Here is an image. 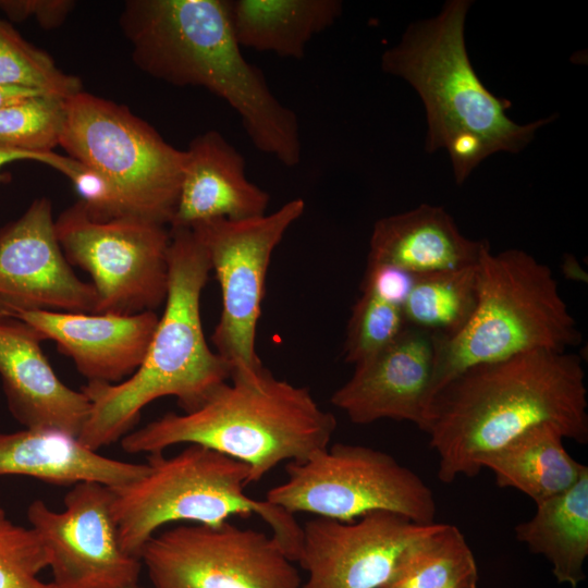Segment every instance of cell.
Instances as JSON below:
<instances>
[{
	"mask_svg": "<svg viewBox=\"0 0 588 588\" xmlns=\"http://www.w3.org/2000/svg\"><path fill=\"white\" fill-rule=\"evenodd\" d=\"M0 86L27 88L62 98L83 90L76 76L62 72L45 51L26 41L1 19Z\"/></svg>",
	"mask_w": 588,
	"mask_h": 588,
	"instance_id": "obj_27",
	"label": "cell"
},
{
	"mask_svg": "<svg viewBox=\"0 0 588 588\" xmlns=\"http://www.w3.org/2000/svg\"><path fill=\"white\" fill-rule=\"evenodd\" d=\"M563 434L554 426L531 427L478 458L489 468L501 488H514L536 504L568 490L588 467L574 460L563 445Z\"/></svg>",
	"mask_w": 588,
	"mask_h": 588,
	"instance_id": "obj_22",
	"label": "cell"
},
{
	"mask_svg": "<svg viewBox=\"0 0 588 588\" xmlns=\"http://www.w3.org/2000/svg\"><path fill=\"white\" fill-rule=\"evenodd\" d=\"M0 304L95 314V289L68 262L47 197L36 198L0 231Z\"/></svg>",
	"mask_w": 588,
	"mask_h": 588,
	"instance_id": "obj_15",
	"label": "cell"
},
{
	"mask_svg": "<svg viewBox=\"0 0 588 588\" xmlns=\"http://www.w3.org/2000/svg\"><path fill=\"white\" fill-rule=\"evenodd\" d=\"M486 242L464 236L444 208L422 204L375 223L367 262L413 275L456 270L476 265Z\"/></svg>",
	"mask_w": 588,
	"mask_h": 588,
	"instance_id": "obj_20",
	"label": "cell"
},
{
	"mask_svg": "<svg viewBox=\"0 0 588 588\" xmlns=\"http://www.w3.org/2000/svg\"><path fill=\"white\" fill-rule=\"evenodd\" d=\"M19 160H33L45 163L63 173L68 177L75 171L78 166V162L70 158L69 156L63 157L61 155L54 154L53 151L41 154L0 147V182L7 181V176L1 172V169L5 164Z\"/></svg>",
	"mask_w": 588,
	"mask_h": 588,
	"instance_id": "obj_33",
	"label": "cell"
},
{
	"mask_svg": "<svg viewBox=\"0 0 588 588\" xmlns=\"http://www.w3.org/2000/svg\"><path fill=\"white\" fill-rule=\"evenodd\" d=\"M65 100L40 94L0 108V147L51 152L59 146L65 121Z\"/></svg>",
	"mask_w": 588,
	"mask_h": 588,
	"instance_id": "obj_28",
	"label": "cell"
},
{
	"mask_svg": "<svg viewBox=\"0 0 588 588\" xmlns=\"http://www.w3.org/2000/svg\"><path fill=\"white\" fill-rule=\"evenodd\" d=\"M563 271L565 277L567 278L581 281L584 280V278L586 279V274L584 273L579 264L573 256H567L564 258Z\"/></svg>",
	"mask_w": 588,
	"mask_h": 588,
	"instance_id": "obj_35",
	"label": "cell"
},
{
	"mask_svg": "<svg viewBox=\"0 0 588 588\" xmlns=\"http://www.w3.org/2000/svg\"><path fill=\"white\" fill-rule=\"evenodd\" d=\"M128 588H144V587H139L138 585H135V586H132V587H128Z\"/></svg>",
	"mask_w": 588,
	"mask_h": 588,
	"instance_id": "obj_37",
	"label": "cell"
},
{
	"mask_svg": "<svg viewBox=\"0 0 588 588\" xmlns=\"http://www.w3.org/2000/svg\"><path fill=\"white\" fill-rule=\"evenodd\" d=\"M342 13L339 0H235L230 14L241 47L303 59L311 38Z\"/></svg>",
	"mask_w": 588,
	"mask_h": 588,
	"instance_id": "obj_23",
	"label": "cell"
},
{
	"mask_svg": "<svg viewBox=\"0 0 588 588\" xmlns=\"http://www.w3.org/2000/svg\"><path fill=\"white\" fill-rule=\"evenodd\" d=\"M185 167L171 228H192L216 219L262 216L270 196L250 182L245 159L218 131L196 136Z\"/></svg>",
	"mask_w": 588,
	"mask_h": 588,
	"instance_id": "obj_19",
	"label": "cell"
},
{
	"mask_svg": "<svg viewBox=\"0 0 588 588\" xmlns=\"http://www.w3.org/2000/svg\"><path fill=\"white\" fill-rule=\"evenodd\" d=\"M147 461L143 476L110 487L120 544L127 554L140 560L147 542L170 523L217 526L231 516L256 515L269 526L286 555L297 562L303 527L293 514L244 491L250 483L245 463L198 444H188L173 456L151 453Z\"/></svg>",
	"mask_w": 588,
	"mask_h": 588,
	"instance_id": "obj_7",
	"label": "cell"
},
{
	"mask_svg": "<svg viewBox=\"0 0 588 588\" xmlns=\"http://www.w3.org/2000/svg\"><path fill=\"white\" fill-rule=\"evenodd\" d=\"M305 210L302 198L242 219H216L189 228L205 248L221 291V314L211 334L216 353L235 371L264 365L256 352L267 272L274 248Z\"/></svg>",
	"mask_w": 588,
	"mask_h": 588,
	"instance_id": "obj_11",
	"label": "cell"
},
{
	"mask_svg": "<svg viewBox=\"0 0 588 588\" xmlns=\"http://www.w3.org/2000/svg\"><path fill=\"white\" fill-rule=\"evenodd\" d=\"M46 567L49 556L36 531L12 522L0 506V588H58L38 578Z\"/></svg>",
	"mask_w": 588,
	"mask_h": 588,
	"instance_id": "obj_30",
	"label": "cell"
},
{
	"mask_svg": "<svg viewBox=\"0 0 588 588\" xmlns=\"http://www.w3.org/2000/svg\"><path fill=\"white\" fill-rule=\"evenodd\" d=\"M59 146L108 182L119 217L171 223L187 152L127 107L84 90L66 98Z\"/></svg>",
	"mask_w": 588,
	"mask_h": 588,
	"instance_id": "obj_8",
	"label": "cell"
},
{
	"mask_svg": "<svg viewBox=\"0 0 588 588\" xmlns=\"http://www.w3.org/2000/svg\"><path fill=\"white\" fill-rule=\"evenodd\" d=\"M44 93L27 89V88H20V87H2L0 86V108L7 105H10L12 102L19 101L23 98L34 96V95H40Z\"/></svg>",
	"mask_w": 588,
	"mask_h": 588,
	"instance_id": "obj_34",
	"label": "cell"
},
{
	"mask_svg": "<svg viewBox=\"0 0 588 588\" xmlns=\"http://www.w3.org/2000/svg\"><path fill=\"white\" fill-rule=\"evenodd\" d=\"M286 474V481L271 488L265 500L293 515L350 523L385 511L421 525L434 523L431 489L380 450L335 443L303 462H289Z\"/></svg>",
	"mask_w": 588,
	"mask_h": 588,
	"instance_id": "obj_9",
	"label": "cell"
},
{
	"mask_svg": "<svg viewBox=\"0 0 588 588\" xmlns=\"http://www.w3.org/2000/svg\"><path fill=\"white\" fill-rule=\"evenodd\" d=\"M170 235L164 309L142 364L121 382L88 381L82 388L90 407L77 439L93 451L127 434L152 401L174 396L189 413L230 380V366L209 347L203 331L208 255L191 229L171 228Z\"/></svg>",
	"mask_w": 588,
	"mask_h": 588,
	"instance_id": "obj_4",
	"label": "cell"
},
{
	"mask_svg": "<svg viewBox=\"0 0 588 588\" xmlns=\"http://www.w3.org/2000/svg\"><path fill=\"white\" fill-rule=\"evenodd\" d=\"M469 0H449L433 17L413 22L381 57L384 73L409 84L426 112L427 152L444 149L455 182L463 184L481 161L498 152L517 154L555 118L518 124L511 102L494 96L475 72L465 44Z\"/></svg>",
	"mask_w": 588,
	"mask_h": 588,
	"instance_id": "obj_3",
	"label": "cell"
},
{
	"mask_svg": "<svg viewBox=\"0 0 588 588\" xmlns=\"http://www.w3.org/2000/svg\"><path fill=\"white\" fill-rule=\"evenodd\" d=\"M336 428L310 391L266 367L235 371L195 411L168 413L121 439L128 454L198 444L245 463L250 482L282 462H303L326 450Z\"/></svg>",
	"mask_w": 588,
	"mask_h": 588,
	"instance_id": "obj_5",
	"label": "cell"
},
{
	"mask_svg": "<svg viewBox=\"0 0 588 588\" xmlns=\"http://www.w3.org/2000/svg\"><path fill=\"white\" fill-rule=\"evenodd\" d=\"M73 2L71 1H0V9L14 20L35 15L45 27H53L61 23Z\"/></svg>",
	"mask_w": 588,
	"mask_h": 588,
	"instance_id": "obj_32",
	"label": "cell"
},
{
	"mask_svg": "<svg viewBox=\"0 0 588 588\" xmlns=\"http://www.w3.org/2000/svg\"><path fill=\"white\" fill-rule=\"evenodd\" d=\"M461 588H477V584H470Z\"/></svg>",
	"mask_w": 588,
	"mask_h": 588,
	"instance_id": "obj_36",
	"label": "cell"
},
{
	"mask_svg": "<svg viewBox=\"0 0 588 588\" xmlns=\"http://www.w3.org/2000/svg\"><path fill=\"white\" fill-rule=\"evenodd\" d=\"M433 365V338L406 327L389 346L354 365L352 377L334 391L331 403L357 425L389 418L421 429Z\"/></svg>",
	"mask_w": 588,
	"mask_h": 588,
	"instance_id": "obj_16",
	"label": "cell"
},
{
	"mask_svg": "<svg viewBox=\"0 0 588 588\" xmlns=\"http://www.w3.org/2000/svg\"><path fill=\"white\" fill-rule=\"evenodd\" d=\"M71 266L90 274L95 314L155 311L166 302L170 230L135 217L96 219L79 200L54 221Z\"/></svg>",
	"mask_w": 588,
	"mask_h": 588,
	"instance_id": "obj_10",
	"label": "cell"
},
{
	"mask_svg": "<svg viewBox=\"0 0 588 588\" xmlns=\"http://www.w3.org/2000/svg\"><path fill=\"white\" fill-rule=\"evenodd\" d=\"M585 371L578 355L536 351L471 367L431 399L421 428L438 453L444 483L475 477L478 458L527 429L556 427L564 438L588 442Z\"/></svg>",
	"mask_w": 588,
	"mask_h": 588,
	"instance_id": "obj_1",
	"label": "cell"
},
{
	"mask_svg": "<svg viewBox=\"0 0 588 588\" xmlns=\"http://www.w3.org/2000/svg\"><path fill=\"white\" fill-rule=\"evenodd\" d=\"M41 341L25 322L0 318V377L10 412L24 428L78 437L89 401L82 390H73L58 378Z\"/></svg>",
	"mask_w": 588,
	"mask_h": 588,
	"instance_id": "obj_18",
	"label": "cell"
},
{
	"mask_svg": "<svg viewBox=\"0 0 588 588\" xmlns=\"http://www.w3.org/2000/svg\"><path fill=\"white\" fill-rule=\"evenodd\" d=\"M120 25L142 71L172 85L208 89L237 112L258 150L286 167L299 163L297 115L243 57L230 1L131 0Z\"/></svg>",
	"mask_w": 588,
	"mask_h": 588,
	"instance_id": "obj_2",
	"label": "cell"
},
{
	"mask_svg": "<svg viewBox=\"0 0 588 588\" xmlns=\"http://www.w3.org/2000/svg\"><path fill=\"white\" fill-rule=\"evenodd\" d=\"M146 470V463L103 456L62 431L0 432V476H25L59 487L98 482L113 488L136 480Z\"/></svg>",
	"mask_w": 588,
	"mask_h": 588,
	"instance_id": "obj_21",
	"label": "cell"
},
{
	"mask_svg": "<svg viewBox=\"0 0 588 588\" xmlns=\"http://www.w3.org/2000/svg\"><path fill=\"white\" fill-rule=\"evenodd\" d=\"M406 327L401 306L362 291L347 323L344 360L355 365L377 354L394 342Z\"/></svg>",
	"mask_w": 588,
	"mask_h": 588,
	"instance_id": "obj_29",
	"label": "cell"
},
{
	"mask_svg": "<svg viewBox=\"0 0 588 588\" xmlns=\"http://www.w3.org/2000/svg\"><path fill=\"white\" fill-rule=\"evenodd\" d=\"M536 505L534 516L515 527L516 539L550 561L558 583L577 588L588 556V470L568 490Z\"/></svg>",
	"mask_w": 588,
	"mask_h": 588,
	"instance_id": "obj_24",
	"label": "cell"
},
{
	"mask_svg": "<svg viewBox=\"0 0 588 588\" xmlns=\"http://www.w3.org/2000/svg\"><path fill=\"white\" fill-rule=\"evenodd\" d=\"M413 280V274L396 267L367 262L360 290L403 307Z\"/></svg>",
	"mask_w": 588,
	"mask_h": 588,
	"instance_id": "obj_31",
	"label": "cell"
},
{
	"mask_svg": "<svg viewBox=\"0 0 588 588\" xmlns=\"http://www.w3.org/2000/svg\"><path fill=\"white\" fill-rule=\"evenodd\" d=\"M476 265L414 275L402 307L406 326L436 339H450L457 334L476 307Z\"/></svg>",
	"mask_w": 588,
	"mask_h": 588,
	"instance_id": "obj_26",
	"label": "cell"
},
{
	"mask_svg": "<svg viewBox=\"0 0 588 588\" xmlns=\"http://www.w3.org/2000/svg\"><path fill=\"white\" fill-rule=\"evenodd\" d=\"M431 524L385 511L344 523L309 519L297 562L307 572L301 588H382L402 554Z\"/></svg>",
	"mask_w": 588,
	"mask_h": 588,
	"instance_id": "obj_14",
	"label": "cell"
},
{
	"mask_svg": "<svg viewBox=\"0 0 588 588\" xmlns=\"http://www.w3.org/2000/svg\"><path fill=\"white\" fill-rule=\"evenodd\" d=\"M54 511L42 500L27 507V519L44 543L58 588H128L137 585L142 560L120 544L113 492L98 482L74 485Z\"/></svg>",
	"mask_w": 588,
	"mask_h": 588,
	"instance_id": "obj_13",
	"label": "cell"
},
{
	"mask_svg": "<svg viewBox=\"0 0 588 588\" xmlns=\"http://www.w3.org/2000/svg\"><path fill=\"white\" fill-rule=\"evenodd\" d=\"M476 266L477 303L469 320L450 339L433 338L430 401L471 367L536 351L566 352L581 341L550 267L523 249L492 254L488 242Z\"/></svg>",
	"mask_w": 588,
	"mask_h": 588,
	"instance_id": "obj_6",
	"label": "cell"
},
{
	"mask_svg": "<svg viewBox=\"0 0 588 588\" xmlns=\"http://www.w3.org/2000/svg\"><path fill=\"white\" fill-rule=\"evenodd\" d=\"M0 318H14L57 343L88 381L118 383L142 364L159 317L21 308L0 304Z\"/></svg>",
	"mask_w": 588,
	"mask_h": 588,
	"instance_id": "obj_17",
	"label": "cell"
},
{
	"mask_svg": "<svg viewBox=\"0 0 588 588\" xmlns=\"http://www.w3.org/2000/svg\"><path fill=\"white\" fill-rule=\"evenodd\" d=\"M477 581L476 561L463 532L434 522L406 548L382 588H461Z\"/></svg>",
	"mask_w": 588,
	"mask_h": 588,
	"instance_id": "obj_25",
	"label": "cell"
},
{
	"mask_svg": "<svg viewBox=\"0 0 588 588\" xmlns=\"http://www.w3.org/2000/svg\"><path fill=\"white\" fill-rule=\"evenodd\" d=\"M152 588H301L293 561L265 532L230 522L156 534L140 554Z\"/></svg>",
	"mask_w": 588,
	"mask_h": 588,
	"instance_id": "obj_12",
	"label": "cell"
}]
</instances>
